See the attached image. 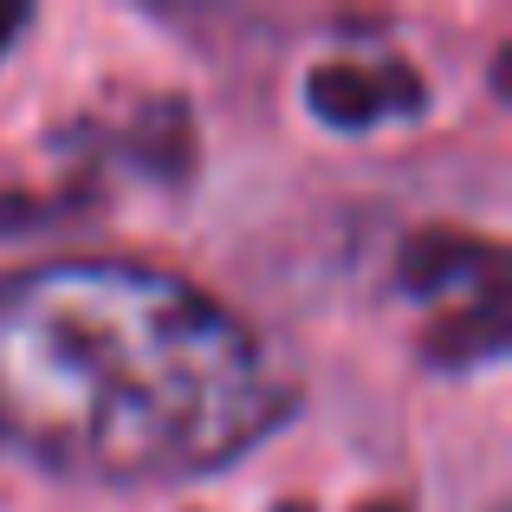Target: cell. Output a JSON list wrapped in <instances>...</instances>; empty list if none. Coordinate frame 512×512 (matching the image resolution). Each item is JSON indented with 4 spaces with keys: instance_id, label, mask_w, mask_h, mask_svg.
I'll use <instances>...</instances> for the list:
<instances>
[{
    "instance_id": "cell-1",
    "label": "cell",
    "mask_w": 512,
    "mask_h": 512,
    "mask_svg": "<svg viewBox=\"0 0 512 512\" xmlns=\"http://www.w3.org/2000/svg\"><path fill=\"white\" fill-rule=\"evenodd\" d=\"M286 402L260 338L175 273L65 260L0 279V428L65 474H208Z\"/></svg>"
},
{
    "instance_id": "cell-2",
    "label": "cell",
    "mask_w": 512,
    "mask_h": 512,
    "mask_svg": "<svg viewBox=\"0 0 512 512\" xmlns=\"http://www.w3.org/2000/svg\"><path fill=\"white\" fill-rule=\"evenodd\" d=\"M305 98H312V111L325 117V124L363 130V124H376V117L422 111V78L396 59L370 65V72H357V65H318V72L305 78Z\"/></svg>"
},
{
    "instance_id": "cell-3",
    "label": "cell",
    "mask_w": 512,
    "mask_h": 512,
    "mask_svg": "<svg viewBox=\"0 0 512 512\" xmlns=\"http://www.w3.org/2000/svg\"><path fill=\"white\" fill-rule=\"evenodd\" d=\"M402 286L422 292V299H441V292L461 286V305L493 299V292H506V260L493 240L474 234H422L402 253Z\"/></svg>"
},
{
    "instance_id": "cell-4",
    "label": "cell",
    "mask_w": 512,
    "mask_h": 512,
    "mask_svg": "<svg viewBox=\"0 0 512 512\" xmlns=\"http://www.w3.org/2000/svg\"><path fill=\"white\" fill-rule=\"evenodd\" d=\"M506 312H512V292H493V299H467L461 312H448L441 325H428L422 357L435 370H467V363H487L506 350Z\"/></svg>"
},
{
    "instance_id": "cell-5",
    "label": "cell",
    "mask_w": 512,
    "mask_h": 512,
    "mask_svg": "<svg viewBox=\"0 0 512 512\" xmlns=\"http://www.w3.org/2000/svg\"><path fill=\"white\" fill-rule=\"evenodd\" d=\"M137 150H143V163H150L156 175H188V163H195V130H188L182 98H163V104L143 111Z\"/></svg>"
},
{
    "instance_id": "cell-6",
    "label": "cell",
    "mask_w": 512,
    "mask_h": 512,
    "mask_svg": "<svg viewBox=\"0 0 512 512\" xmlns=\"http://www.w3.org/2000/svg\"><path fill=\"white\" fill-rule=\"evenodd\" d=\"M26 20H33V13H26V7H0V52H7V39L20 33Z\"/></svg>"
},
{
    "instance_id": "cell-7",
    "label": "cell",
    "mask_w": 512,
    "mask_h": 512,
    "mask_svg": "<svg viewBox=\"0 0 512 512\" xmlns=\"http://www.w3.org/2000/svg\"><path fill=\"white\" fill-rule=\"evenodd\" d=\"M363 512H402L396 500H376V506H363Z\"/></svg>"
},
{
    "instance_id": "cell-8",
    "label": "cell",
    "mask_w": 512,
    "mask_h": 512,
    "mask_svg": "<svg viewBox=\"0 0 512 512\" xmlns=\"http://www.w3.org/2000/svg\"><path fill=\"white\" fill-rule=\"evenodd\" d=\"M279 512H299V506H279Z\"/></svg>"
}]
</instances>
